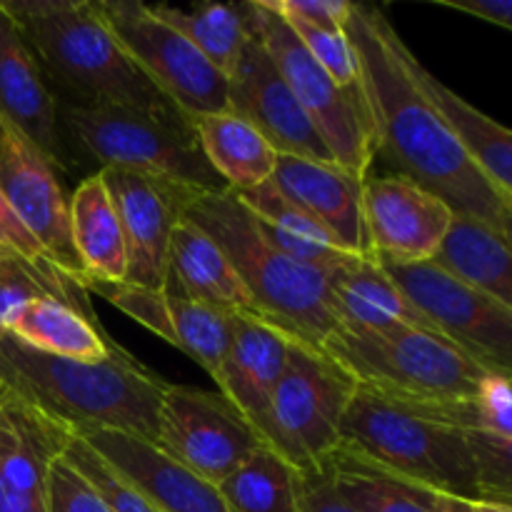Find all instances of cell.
<instances>
[{
  "mask_svg": "<svg viewBox=\"0 0 512 512\" xmlns=\"http://www.w3.org/2000/svg\"><path fill=\"white\" fill-rule=\"evenodd\" d=\"M323 353L358 385L400 398L470 400L490 373L448 338L425 328L380 333L335 328Z\"/></svg>",
  "mask_w": 512,
  "mask_h": 512,
  "instance_id": "obj_7",
  "label": "cell"
},
{
  "mask_svg": "<svg viewBox=\"0 0 512 512\" xmlns=\"http://www.w3.org/2000/svg\"><path fill=\"white\" fill-rule=\"evenodd\" d=\"M40 298H55L83 313L95 315L90 293L58 268H40L20 255L0 250V333L10 328L15 315Z\"/></svg>",
  "mask_w": 512,
  "mask_h": 512,
  "instance_id": "obj_34",
  "label": "cell"
},
{
  "mask_svg": "<svg viewBox=\"0 0 512 512\" xmlns=\"http://www.w3.org/2000/svg\"><path fill=\"white\" fill-rule=\"evenodd\" d=\"M430 263L512 308L510 235L493 225L468 215H453V223Z\"/></svg>",
  "mask_w": 512,
  "mask_h": 512,
  "instance_id": "obj_25",
  "label": "cell"
},
{
  "mask_svg": "<svg viewBox=\"0 0 512 512\" xmlns=\"http://www.w3.org/2000/svg\"><path fill=\"white\" fill-rule=\"evenodd\" d=\"M168 275L200 303L225 313L258 318L253 298L220 245L188 218H180L170 235Z\"/></svg>",
  "mask_w": 512,
  "mask_h": 512,
  "instance_id": "obj_23",
  "label": "cell"
},
{
  "mask_svg": "<svg viewBox=\"0 0 512 512\" xmlns=\"http://www.w3.org/2000/svg\"><path fill=\"white\" fill-rule=\"evenodd\" d=\"M100 18L140 73L185 115L225 113L228 75L205 60L183 35L140 0H93Z\"/></svg>",
  "mask_w": 512,
  "mask_h": 512,
  "instance_id": "obj_9",
  "label": "cell"
},
{
  "mask_svg": "<svg viewBox=\"0 0 512 512\" xmlns=\"http://www.w3.org/2000/svg\"><path fill=\"white\" fill-rule=\"evenodd\" d=\"M290 338L278 328L250 315H238L233 343L213 380L218 393L235 405L265 448L280 455L273 425V393L288 358ZM283 458V455H280Z\"/></svg>",
  "mask_w": 512,
  "mask_h": 512,
  "instance_id": "obj_18",
  "label": "cell"
},
{
  "mask_svg": "<svg viewBox=\"0 0 512 512\" xmlns=\"http://www.w3.org/2000/svg\"><path fill=\"white\" fill-rule=\"evenodd\" d=\"M320 468L328 470L335 493L353 512H433L435 493L395 478L343 443Z\"/></svg>",
  "mask_w": 512,
  "mask_h": 512,
  "instance_id": "obj_30",
  "label": "cell"
},
{
  "mask_svg": "<svg viewBox=\"0 0 512 512\" xmlns=\"http://www.w3.org/2000/svg\"><path fill=\"white\" fill-rule=\"evenodd\" d=\"M298 512H353L335 493L328 470L318 468L300 473Z\"/></svg>",
  "mask_w": 512,
  "mask_h": 512,
  "instance_id": "obj_42",
  "label": "cell"
},
{
  "mask_svg": "<svg viewBox=\"0 0 512 512\" xmlns=\"http://www.w3.org/2000/svg\"><path fill=\"white\" fill-rule=\"evenodd\" d=\"M70 235L85 283H123L128 270L123 228L98 170L80 180L70 195Z\"/></svg>",
  "mask_w": 512,
  "mask_h": 512,
  "instance_id": "obj_27",
  "label": "cell"
},
{
  "mask_svg": "<svg viewBox=\"0 0 512 512\" xmlns=\"http://www.w3.org/2000/svg\"><path fill=\"white\" fill-rule=\"evenodd\" d=\"M183 218L210 235L250 293L258 320L278 328L293 343L323 350L333 333L328 275L280 253L263 235L253 213L225 190L188 188Z\"/></svg>",
  "mask_w": 512,
  "mask_h": 512,
  "instance_id": "obj_5",
  "label": "cell"
},
{
  "mask_svg": "<svg viewBox=\"0 0 512 512\" xmlns=\"http://www.w3.org/2000/svg\"><path fill=\"white\" fill-rule=\"evenodd\" d=\"M512 375L488 373L480 383L475 395L480 425L485 433L498 435L503 440H512Z\"/></svg>",
  "mask_w": 512,
  "mask_h": 512,
  "instance_id": "obj_39",
  "label": "cell"
},
{
  "mask_svg": "<svg viewBox=\"0 0 512 512\" xmlns=\"http://www.w3.org/2000/svg\"><path fill=\"white\" fill-rule=\"evenodd\" d=\"M5 393V380H3V373H0V398H3Z\"/></svg>",
  "mask_w": 512,
  "mask_h": 512,
  "instance_id": "obj_46",
  "label": "cell"
},
{
  "mask_svg": "<svg viewBox=\"0 0 512 512\" xmlns=\"http://www.w3.org/2000/svg\"><path fill=\"white\" fill-rule=\"evenodd\" d=\"M63 458L88 480L95 488V493L103 498V503L108 505L110 512H160L145 498L143 493L133 488L128 480L120 478L93 448H90L85 440H80L78 435H73L68 430V440H65Z\"/></svg>",
  "mask_w": 512,
  "mask_h": 512,
  "instance_id": "obj_35",
  "label": "cell"
},
{
  "mask_svg": "<svg viewBox=\"0 0 512 512\" xmlns=\"http://www.w3.org/2000/svg\"><path fill=\"white\" fill-rule=\"evenodd\" d=\"M243 13L250 30L258 35L273 63L278 65L300 108L333 153L335 165L360 180L368 178L375 163V143L363 85L340 88L310 58L288 23L265 8L263 0H245Z\"/></svg>",
  "mask_w": 512,
  "mask_h": 512,
  "instance_id": "obj_8",
  "label": "cell"
},
{
  "mask_svg": "<svg viewBox=\"0 0 512 512\" xmlns=\"http://www.w3.org/2000/svg\"><path fill=\"white\" fill-rule=\"evenodd\" d=\"M373 123L375 160L390 173L438 195L455 215L483 220L512 235V200L460 148L455 135L420 88L418 58L383 10L353 3L345 20Z\"/></svg>",
  "mask_w": 512,
  "mask_h": 512,
  "instance_id": "obj_1",
  "label": "cell"
},
{
  "mask_svg": "<svg viewBox=\"0 0 512 512\" xmlns=\"http://www.w3.org/2000/svg\"><path fill=\"white\" fill-rule=\"evenodd\" d=\"M113 198L128 253L123 283L163 290L168 280L170 235L183 218V200L190 185L140 173L130 168H100Z\"/></svg>",
  "mask_w": 512,
  "mask_h": 512,
  "instance_id": "obj_15",
  "label": "cell"
},
{
  "mask_svg": "<svg viewBox=\"0 0 512 512\" xmlns=\"http://www.w3.org/2000/svg\"><path fill=\"white\" fill-rule=\"evenodd\" d=\"M0 118L23 133L58 173H75L80 160L58 118L50 93L23 33L0 3Z\"/></svg>",
  "mask_w": 512,
  "mask_h": 512,
  "instance_id": "obj_17",
  "label": "cell"
},
{
  "mask_svg": "<svg viewBox=\"0 0 512 512\" xmlns=\"http://www.w3.org/2000/svg\"><path fill=\"white\" fill-rule=\"evenodd\" d=\"M0 250L20 255V258L40 265V268H58V265L50 260V255L45 253L40 240L35 238V235L30 233L28 225L20 220V215L13 210V205L5 200L3 193H0Z\"/></svg>",
  "mask_w": 512,
  "mask_h": 512,
  "instance_id": "obj_41",
  "label": "cell"
},
{
  "mask_svg": "<svg viewBox=\"0 0 512 512\" xmlns=\"http://www.w3.org/2000/svg\"><path fill=\"white\" fill-rule=\"evenodd\" d=\"M288 28L298 35L303 48L308 50L310 58L340 85V88H360V68L355 58L353 43L343 30L318 28V25L303 23L295 18H283Z\"/></svg>",
  "mask_w": 512,
  "mask_h": 512,
  "instance_id": "obj_36",
  "label": "cell"
},
{
  "mask_svg": "<svg viewBox=\"0 0 512 512\" xmlns=\"http://www.w3.org/2000/svg\"><path fill=\"white\" fill-rule=\"evenodd\" d=\"M0 373L8 393L70 433L118 430L158 443L160 403L170 383L118 343L103 360H68L0 333Z\"/></svg>",
  "mask_w": 512,
  "mask_h": 512,
  "instance_id": "obj_3",
  "label": "cell"
},
{
  "mask_svg": "<svg viewBox=\"0 0 512 512\" xmlns=\"http://www.w3.org/2000/svg\"><path fill=\"white\" fill-rule=\"evenodd\" d=\"M353 393L355 380L335 360L290 340L270 408L280 455L298 473L318 470L338 448Z\"/></svg>",
  "mask_w": 512,
  "mask_h": 512,
  "instance_id": "obj_10",
  "label": "cell"
},
{
  "mask_svg": "<svg viewBox=\"0 0 512 512\" xmlns=\"http://www.w3.org/2000/svg\"><path fill=\"white\" fill-rule=\"evenodd\" d=\"M273 183L313 220H318L340 250L370 255L363 223V180L335 163H315L298 155H278Z\"/></svg>",
  "mask_w": 512,
  "mask_h": 512,
  "instance_id": "obj_21",
  "label": "cell"
},
{
  "mask_svg": "<svg viewBox=\"0 0 512 512\" xmlns=\"http://www.w3.org/2000/svg\"><path fill=\"white\" fill-rule=\"evenodd\" d=\"M438 5L458 13L475 15L485 23L500 25V28H512V3L510 0H438Z\"/></svg>",
  "mask_w": 512,
  "mask_h": 512,
  "instance_id": "obj_43",
  "label": "cell"
},
{
  "mask_svg": "<svg viewBox=\"0 0 512 512\" xmlns=\"http://www.w3.org/2000/svg\"><path fill=\"white\" fill-rule=\"evenodd\" d=\"M453 210L400 175H368L363 180V223L368 253L378 263H428L443 243Z\"/></svg>",
  "mask_w": 512,
  "mask_h": 512,
  "instance_id": "obj_16",
  "label": "cell"
},
{
  "mask_svg": "<svg viewBox=\"0 0 512 512\" xmlns=\"http://www.w3.org/2000/svg\"><path fill=\"white\" fill-rule=\"evenodd\" d=\"M0 193L50 260L85 288V270L70 235V195L50 160L5 118H0Z\"/></svg>",
  "mask_w": 512,
  "mask_h": 512,
  "instance_id": "obj_14",
  "label": "cell"
},
{
  "mask_svg": "<svg viewBox=\"0 0 512 512\" xmlns=\"http://www.w3.org/2000/svg\"><path fill=\"white\" fill-rule=\"evenodd\" d=\"M473 430H483L475 398H400L355 383L340 443L405 483L480 503Z\"/></svg>",
  "mask_w": 512,
  "mask_h": 512,
  "instance_id": "obj_2",
  "label": "cell"
},
{
  "mask_svg": "<svg viewBox=\"0 0 512 512\" xmlns=\"http://www.w3.org/2000/svg\"><path fill=\"white\" fill-rule=\"evenodd\" d=\"M205 158L228 190H250L273 178L278 153L268 140L235 113L203 115L193 120Z\"/></svg>",
  "mask_w": 512,
  "mask_h": 512,
  "instance_id": "obj_28",
  "label": "cell"
},
{
  "mask_svg": "<svg viewBox=\"0 0 512 512\" xmlns=\"http://www.w3.org/2000/svg\"><path fill=\"white\" fill-rule=\"evenodd\" d=\"M5 333L28 348L68 360H103L113 345L95 315L55 298H40L25 305Z\"/></svg>",
  "mask_w": 512,
  "mask_h": 512,
  "instance_id": "obj_29",
  "label": "cell"
},
{
  "mask_svg": "<svg viewBox=\"0 0 512 512\" xmlns=\"http://www.w3.org/2000/svg\"><path fill=\"white\" fill-rule=\"evenodd\" d=\"M148 8L160 20H165L170 28L178 30L220 73L230 75L240 55V48L248 38L243 5L200 3L190 5V8H175V5L168 3H148Z\"/></svg>",
  "mask_w": 512,
  "mask_h": 512,
  "instance_id": "obj_32",
  "label": "cell"
},
{
  "mask_svg": "<svg viewBox=\"0 0 512 512\" xmlns=\"http://www.w3.org/2000/svg\"><path fill=\"white\" fill-rule=\"evenodd\" d=\"M163 293L168 300L175 348L190 355L213 378L233 343L238 315L190 298L170 275L163 285Z\"/></svg>",
  "mask_w": 512,
  "mask_h": 512,
  "instance_id": "obj_33",
  "label": "cell"
},
{
  "mask_svg": "<svg viewBox=\"0 0 512 512\" xmlns=\"http://www.w3.org/2000/svg\"><path fill=\"white\" fill-rule=\"evenodd\" d=\"M228 103L230 113L248 120L278 155H298L315 163H335L325 140L300 108L293 90L280 75L278 65L273 63L250 25L248 38L228 75Z\"/></svg>",
  "mask_w": 512,
  "mask_h": 512,
  "instance_id": "obj_13",
  "label": "cell"
},
{
  "mask_svg": "<svg viewBox=\"0 0 512 512\" xmlns=\"http://www.w3.org/2000/svg\"><path fill=\"white\" fill-rule=\"evenodd\" d=\"M155 445L213 485L263 448L225 395L188 385H168L165 390Z\"/></svg>",
  "mask_w": 512,
  "mask_h": 512,
  "instance_id": "obj_12",
  "label": "cell"
},
{
  "mask_svg": "<svg viewBox=\"0 0 512 512\" xmlns=\"http://www.w3.org/2000/svg\"><path fill=\"white\" fill-rule=\"evenodd\" d=\"M45 498L48 512H110L93 485L63 458V453L50 463L45 475Z\"/></svg>",
  "mask_w": 512,
  "mask_h": 512,
  "instance_id": "obj_38",
  "label": "cell"
},
{
  "mask_svg": "<svg viewBox=\"0 0 512 512\" xmlns=\"http://www.w3.org/2000/svg\"><path fill=\"white\" fill-rule=\"evenodd\" d=\"M85 290L105 298L108 303H113L120 313L130 315L135 323L148 328L150 333L163 338L165 343L175 345L168 300H165L163 290L143 288V285L133 283H95V280H88V283H85Z\"/></svg>",
  "mask_w": 512,
  "mask_h": 512,
  "instance_id": "obj_37",
  "label": "cell"
},
{
  "mask_svg": "<svg viewBox=\"0 0 512 512\" xmlns=\"http://www.w3.org/2000/svg\"><path fill=\"white\" fill-rule=\"evenodd\" d=\"M68 428L5 390L0 398V512H48L45 475Z\"/></svg>",
  "mask_w": 512,
  "mask_h": 512,
  "instance_id": "obj_19",
  "label": "cell"
},
{
  "mask_svg": "<svg viewBox=\"0 0 512 512\" xmlns=\"http://www.w3.org/2000/svg\"><path fill=\"white\" fill-rule=\"evenodd\" d=\"M435 333L490 373L512 375V308L440 270L438 265L380 263Z\"/></svg>",
  "mask_w": 512,
  "mask_h": 512,
  "instance_id": "obj_11",
  "label": "cell"
},
{
  "mask_svg": "<svg viewBox=\"0 0 512 512\" xmlns=\"http://www.w3.org/2000/svg\"><path fill=\"white\" fill-rule=\"evenodd\" d=\"M58 118L80 165L90 160L100 168L140 170L198 190H225L185 115L58 103Z\"/></svg>",
  "mask_w": 512,
  "mask_h": 512,
  "instance_id": "obj_6",
  "label": "cell"
},
{
  "mask_svg": "<svg viewBox=\"0 0 512 512\" xmlns=\"http://www.w3.org/2000/svg\"><path fill=\"white\" fill-rule=\"evenodd\" d=\"M23 33L55 100L180 113L120 48L93 0H0ZM183 115V113H180Z\"/></svg>",
  "mask_w": 512,
  "mask_h": 512,
  "instance_id": "obj_4",
  "label": "cell"
},
{
  "mask_svg": "<svg viewBox=\"0 0 512 512\" xmlns=\"http://www.w3.org/2000/svg\"><path fill=\"white\" fill-rule=\"evenodd\" d=\"M328 305L335 325L350 333L430 328L373 255H360L328 275Z\"/></svg>",
  "mask_w": 512,
  "mask_h": 512,
  "instance_id": "obj_22",
  "label": "cell"
},
{
  "mask_svg": "<svg viewBox=\"0 0 512 512\" xmlns=\"http://www.w3.org/2000/svg\"><path fill=\"white\" fill-rule=\"evenodd\" d=\"M420 88L425 90L433 108L455 135L460 148L470 155L475 165L485 173V178L512 200V133L498 120L480 113L473 103L460 98L455 90L440 83L428 68L418 60L415 65Z\"/></svg>",
  "mask_w": 512,
  "mask_h": 512,
  "instance_id": "obj_26",
  "label": "cell"
},
{
  "mask_svg": "<svg viewBox=\"0 0 512 512\" xmlns=\"http://www.w3.org/2000/svg\"><path fill=\"white\" fill-rule=\"evenodd\" d=\"M218 493L228 512H298L300 473L263 445L220 480Z\"/></svg>",
  "mask_w": 512,
  "mask_h": 512,
  "instance_id": "obj_31",
  "label": "cell"
},
{
  "mask_svg": "<svg viewBox=\"0 0 512 512\" xmlns=\"http://www.w3.org/2000/svg\"><path fill=\"white\" fill-rule=\"evenodd\" d=\"M433 512H473V503L458 495H433Z\"/></svg>",
  "mask_w": 512,
  "mask_h": 512,
  "instance_id": "obj_44",
  "label": "cell"
},
{
  "mask_svg": "<svg viewBox=\"0 0 512 512\" xmlns=\"http://www.w3.org/2000/svg\"><path fill=\"white\" fill-rule=\"evenodd\" d=\"M473 512H512V505H503V503H473Z\"/></svg>",
  "mask_w": 512,
  "mask_h": 512,
  "instance_id": "obj_45",
  "label": "cell"
},
{
  "mask_svg": "<svg viewBox=\"0 0 512 512\" xmlns=\"http://www.w3.org/2000/svg\"><path fill=\"white\" fill-rule=\"evenodd\" d=\"M230 193L253 213L255 223L260 225L265 238L288 258L323 270L325 275L343 268L350 260L360 258V255L340 250L318 220L310 218L303 208H298L293 200L280 193L273 178L265 180L258 188L230 190Z\"/></svg>",
  "mask_w": 512,
  "mask_h": 512,
  "instance_id": "obj_24",
  "label": "cell"
},
{
  "mask_svg": "<svg viewBox=\"0 0 512 512\" xmlns=\"http://www.w3.org/2000/svg\"><path fill=\"white\" fill-rule=\"evenodd\" d=\"M160 512H228L218 485L170 458L158 445L118 430L73 433Z\"/></svg>",
  "mask_w": 512,
  "mask_h": 512,
  "instance_id": "obj_20",
  "label": "cell"
},
{
  "mask_svg": "<svg viewBox=\"0 0 512 512\" xmlns=\"http://www.w3.org/2000/svg\"><path fill=\"white\" fill-rule=\"evenodd\" d=\"M280 18H295L328 30H343L350 15L348 0H263Z\"/></svg>",
  "mask_w": 512,
  "mask_h": 512,
  "instance_id": "obj_40",
  "label": "cell"
}]
</instances>
